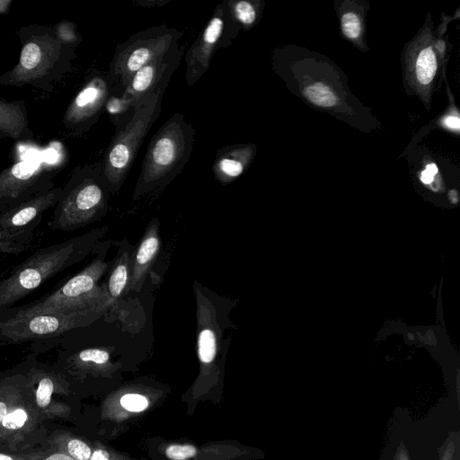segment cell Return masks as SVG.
<instances>
[{
    "instance_id": "cell-36",
    "label": "cell",
    "mask_w": 460,
    "mask_h": 460,
    "mask_svg": "<svg viewBox=\"0 0 460 460\" xmlns=\"http://www.w3.org/2000/svg\"><path fill=\"white\" fill-rule=\"evenodd\" d=\"M426 171L434 176L438 172V168L434 164H429L427 165Z\"/></svg>"
},
{
    "instance_id": "cell-23",
    "label": "cell",
    "mask_w": 460,
    "mask_h": 460,
    "mask_svg": "<svg viewBox=\"0 0 460 460\" xmlns=\"http://www.w3.org/2000/svg\"><path fill=\"white\" fill-rule=\"evenodd\" d=\"M57 38L65 45L76 49L82 40L77 27L71 21L63 20L53 26Z\"/></svg>"
},
{
    "instance_id": "cell-1",
    "label": "cell",
    "mask_w": 460,
    "mask_h": 460,
    "mask_svg": "<svg viewBox=\"0 0 460 460\" xmlns=\"http://www.w3.org/2000/svg\"><path fill=\"white\" fill-rule=\"evenodd\" d=\"M15 33L21 42L19 60L0 75V85H30L51 93L54 84L72 69L75 49L63 44L53 26L31 24Z\"/></svg>"
},
{
    "instance_id": "cell-5",
    "label": "cell",
    "mask_w": 460,
    "mask_h": 460,
    "mask_svg": "<svg viewBox=\"0 0 460 460\" xmlns=\"http://www.w3.org/2000/svg\"><path fill=\"white\" fill-rule=\"evenodd\" d=\"M171 77H166L143 102L133 108L124 123L118 125L101 160L102 176L110 192H116L122 186L146 134L159 118Z\"/></svg>"
},
{
    "instance_id": "cell-19",
    "label": "cell",
    "mask_w": 460,
    "mask_h": 460,
    "mask_svg": "<svg viewBox=\"0 0 460 460\" xmlns=\"http://www.w3.org/2000/svg\"><path fill=\"white\" fill-rule=\"evenodd\" d=\"M225 3L232 21L239 29L249 30L257 22L259 14L257 2L249 0H225Z\"/></svg>"
},
{
    "instance_id": "cell-11",
    "label": "cell",
    "mask_w": 460,
    "mask_h": 460,
    "mask_svg": "<svg viewBox=\"0 0 460 460\" xmlns=\"http://www.w3.org/2000/svg\"><path fill=\"white\" fill-rule=\"evenodd\" d=\"M108 74L93 71L67 105L63 125L66 136L81 137L97 122L111 95Z\"/></svg>"
},
{
    "instance_id": "cell-29",
    "label": "cell",
    "mask_w": 460,
    "mask_h": 460,
    "mask_svg": "<svg viewBox=\"0 0 460 460\" xmlns=\"http://www.w3.org/2000/svg\"><path fill=\"white\" fill-rule=\"evenodd\" d=\"M394 456H391L392 460H412L410 452L405 447L403 439L397 442Z\"/></svg>"
},
{
    "instance_id": "cell-22",
    "label": "cell",
    "mask_w": 460,
    "mask_h": 460,
    "mask_svg": "<svg viewBox=\"0 0 460 460\" xmlns=\"http://www.w3.org/2000/svg\"><path fill=\"white\" fill-rule=\"evenodd\" d=\"M198 352L200 361L204 364L211 363L217 354V339L210 329H203L198 337Z\"/></svg>"
},
{
    "instance_id": "cell-33",
    "label": "cell",
    "mask_w": 460,
    "mask_h": 460,
    "mask_svg": "<svg viewBox=\"0 0 460 460\" xmlns=\"http://www.w3.org/2000/svg\"><path fill=\"white\" fill-rule=\"evenodd\" d=\"M109 453L102 449H97L93 451L89 460H109Z\"/></svg>"
},
{
    "instance_id": "cell-37",
    "label": "cell",
    "mask_w": 460,
    "mask_h": 460,
    "mask_svg": "<svg viewBox=\"0 0 460 460\" xmlns=\"http://www.w3.org/2000/svg\"><path fill=\"white\" fill-rule=\"evenodd\" d=\"M6 207L5 204L0 202V210H2L3 208H4Z\"/></svg>"
},
{
    "instance_id": "cell-12",
    "label": "cell",
    "mask_w": 460,
    "mask_h": 460,
    "mask_svg": "<svg viewBox=\"0 0 460 460\" xmlns=\"http://www.w3.org/2000/svg\"><path fill=\"white\" fill-rule=\"evenodd\" d=\"M61 191L62 187H54L28 199L5 207L0 210V227L14 242L30 246L43 214L56 206Z\"/></svg>"
},
{
    "instance_id": "cell-3",
    "label": "cell",
    "mask_w": 460,
    "mask_h": 460,
    "mask_svg": "<svg viewBox=\"0 0 460 460\" xmlns=\"http://www.w3.org/2000/svg\"><path fill=\"white\" fill-rule=\"evenodd\" d=\"M195 129L183 114L174 113L151 138L145 154L134 197L167 186L189 162Z\"/></svg>"
},
{
    "instance_id": "cell-30",
    "label": "cell",
    "mask_w": 460,
    "mask_h": 460,
    "mask_svg": "<svg viewBox=\"0 0 460 460\" xmlns=\"http://www.w3.org/2000/svg\"><path fill=\"white\" fill-rule=\"evenodd\" d=\"M457 444H458L457 437L455 440H450L445 448V451L442 455L441 460H453V455H454V453L456 452L455 446Z\"/></svg>"
},
{
    "instance_id": "cell-17",
    "label": "cell",
    "mask_w": 460,
    "mask_h": 460,
    "mask_svg": "<svg viewBox=\"0 0 460 460\" xmlns=\"http://www.w3.org/2000/svg\"><path fill=\"white\" fill-rule=\"evenodd\" d=\"M160 249V239L156 226L148 228L139 244L132 263L129 280L130 289L141 288L146 274L155 261Z\"/></svg>"
},
{
    "instance_id": "cell-9",
    "label": "cell",
    "mask_w": 460,
    "mask_h": 460,
    "mask_svg": "<svg viewBox=\"0 0 460 460\" xmlns=\"http://www.w3.org/2000/svg\"><path fill=\"white\" fill-rule=\"evenodd\" d=\"M104 308L80 312L37 313L0 319V347L31 342L38 346L89 325Z\"/></svg>"
},
{
    "instance_id": "cell-35",
    "label": "cell",
    "mask_w": 460,
    "mask_h": 460,
    "mask_svg": "<svg viewBox=\"0 0 460 460\" xmlns=\"http://www.w3.org/2000/svg\"><path fill=\"white\" fill-rule=\"evenodd\" d=\"M433 175L429 173L428 171H423L420 175V180L422 182L429 184L433 181Z\"/></svg>"
},
{
    "instance_id": "cell-27",
    "label": "cell",
    "mask_w": 460,
    "mask_h": 460,
    "mask_svg": "<svg viewBox=\"0 0 460 460\" xmlns=\"http://www.w3.org/2000/svg\"><path fill=\"white\" fill-rule=\"evenodd\" d=\"M29 246L20 244L9 237L0 227V253L17 255L28 250Z\"/></svg>"
},
{
    "instance_id": "cell-6",
    "label": "cell",
    "mask_w": 460,
    "mask_h": 460,
    "mask_svg": "<svg viewBox=\"0 0 460 460\" xmlns=\"http://www.w3.org/2000/svg\"><path fill=\"white\" fill-rule=\"evenodd\" d=\"M111 192L102 171V161L77 165L62 187L49 227L54 231H74L104 215Z\"/></svg>"
},
{
    "instance_id": "cell-34",
    "label": "cell",
    "mask_w": 460,
    "mask_h": 460,
    "mask_svg": "<svg viewBox=\"0 0 460 460\" xmlns=\"http://www.w3.org/2000/svg\"><path fill=\"white\" fill-rule=\"evenodd\" d=\"M12 2V0H0V13H8Z\"/></svg>"
},
{
    "instance_id": "cell-31",
    "label": "cell",
    "mask_w": 460,
    "mask_h": 460,
    "mask_svg": "<svg viewBox=\"0 0 460 460\" xmlns=\"http://www.w3.org/2000/svg\"><path fill=\"white\" fill-rule=\"evenodd\" d=\"M0 460H30L25 453L0 452Z\"/></svg>"
},
{
    "instance_id": "cell-20",
    "label": "cell",
    "mask_w": 460,
    "mask_h": 460,
    "mask_svg": "<svg viewBox=\"0 0 460 460\" xmlns=\"http://www.w3.org/2000/svg\"><path fill=\"white\" fill-rule=\"evenodd\" d=\"M52 448L64 452L75 460H89L92 455L91 447L83 440L75 438H66L61 433H56L50 439Z\"/></svg>"
},
{
    "instance_id": "cell-18",
    "label": "cell",
    "mask_w": 460,
    "mask_h": 460,
    "mask_svg": "<svg viewBox=\"0 0 460 460\" xmlns=\"http://www.w3.org/2000/svg\"><path fill=\"white\" fill-rule=\"evenodd\" d=\"M130 258L128 251L124 252L114 264L108 279L107 296L109 303L119 298L129 284Z\"/></svg>"
},
{
    "instance_id": "cell-8",
    "label": "cell",
    "mask_w": 460,
    "mask_h": 460,
    "mask_svg": "<svg viewBox=\"0 0 460 460\" xmlns=\"http://www.w3.org/2000/svg\"><path fill=\"white\" fill-rule=\"evenodd\" d=\"M181 35L177 29L162 24L140 31L119 44L107 73L112 90L121 94L137 70L178 46Z\"/></svg>"
},
{
    "instance_id": "cell-32",
    "label": "cell",
    "mask_w": 460,
    "mask_h": 460,
    "mask_svg": "<svg viewBox=\"0 0 460 460\" xmlns=\"http://www.w3.org/2000/svg\"><path fill=\"white\" fill-rule=\"evenodd\" d=\"M446 126L454 130H458L460 128V120L458 116H448L445 119Z\"/></svg>"
},
{
    "instance_id": "cell-28",
    "label": "cell",
    "mask_w": 460,
    "mask_h": 460,
    "mask_svg": "<svg viewBox=\"0 0 460 460\" xmlns=\"http://www.w3.org/2000/svg\"><path fill=\"white\" fill-rule=\"evenodd\" d=\"M105 109L111 115L124 117L132 111L127 101L121 96L111 95L105 104Z\"/></svg>"
},
{
    "instance_id": "cell-14",
    "label": "cell",
    "mask_w": 460,
    "mask_h": 460,
    "mask_svg": "<svg viewBox=\"0 0 460 460\" xmlns=\"http://www.w3.org/2000/svg\"><path fill=\"white\" fill-rule=\"evenodd\" d=\"M184 49L185 46L178 45L136 72L120 94L132 110L143 102L166 77L172 75L182 58Z\"/></svg>"
},
{
    "instance_id": "cell-7",
    "label": "cell",
    "mask_w": 460,
    "mask_h": 460,
    "mask_svg": "<svg viewBox=\"0 0 460 460\" xmlns=\"http://www.w3.org/2000/svg\"><path fill=\"white\" fill-rule=\"evenodd\" d=\"M107 267V262L98 256L82 271L73 276L52 293L30 304L1 311L0 319L37 313L105 309L109 304L107 293L98 285V282Z\"/></svg>"
},
{
    "instance_id": "cell-13",
    "label": "cell",
    "mask_w": 460,
    "mask_h": 460,
    "mask_svg": "<svg viewBox=\"0 0 460 460\" xmlns=\"http://www.w3.org/2000/svg\"><path fill=\"white\" fill-rule=\"evenodd\" d=\"M54 173L41 164L14 163L0 172V202L7 207L53 189Z\"/></svg>"
},
{
    "instance_id": "cell-15",
    "label": "cell",
    "mask_w": 460,
    "mask_h": 460,
    "mask_svg": "<svg viewBox=\"0 0 460 460\" xmlns=\"http://www.w3.org/2000/svg\"><path fill=\"white\" fill-rule=\"evenodd\" d=\"M255 153L253 144H234L218 149L212 166L215 177L223 184L234 181L248 169Z\"/></svg>"
},
{
    "instance_id": "cell-21",
    "label": "cell",
    "mask_w": 460,
    "mask_h": 460,
    "mask_svg": "<svg viewBox=\"0 0 460 460\" xmlns=\"http://www.w3.org/2000/svg\"><path fill=\"white\" fill-rule=\"evenodd\" d=\"M437 71V59L431 48L422 49L415 62V75L420 84H429Z\"/></svg>"
},
{
    "instance_id": "cell-2",
    "label": "cell",
    "mask_w": 460,
    "mask_h": 460,
    "mask_svg": "<svg viewBox=\"0 0 460 460\" xmlns=\"http://www.w3.org/2000/svg\"><path fill=\"white\" fill-rule=\"evenodd\" d=\"M100 234V230H93L44 247L16 266L0 279V312L14 306L47 280L82 261Z\"/></svg>"
},
{
    "instance_id": "cell-10",
    "label": "cell",
    "mask_w": 460,
    "mask_h": 460,
    "mask_svg": "<svg viewBox=\"0 0 460 460\" xmlns=\"http://www.w3.org/2000/svg\"><path fill=\"white\" fill-rule=\"evenodd\" d=\"M238 31L223 1L216 6L212 17L185 54V81L188 86H193L201 78L216 51L232 44Z\"/></svg>"
},
{
    "instance_id": "cell-16",
    "label": "cell",
    "mask_w": 460,
    "mask_h": 460,
    "mask_svg": "<svg viewBox=\"0 0 460 460\" xmlns=\"http://www.w3.org/2000/svg\"><path fill=\"white\" fill-rule=\"evenodd\" d=\"M0 137L26 140L33 137L25 102L0 100Z\"/></svg>"
},
{
    "instance_id": "cell-4",
    "label": "cell",
    "mask_w": 460,
    "mask_h": 460,
    "mask_svg": "<svg viewBox=\"0 0 460 460\" xmlns=\"http://www.w3.org/2000/svg\"><path fill=\"white\" fill-rule=\"evenodd\" d=\"M28 358L0 374V448L22 453L40 431L43 417L39 412L27 375Z\"/></svg>"
},
{
    "instance_id": "cell-25",
    "label": "cell",
    "mask_w": 460,
    "mask_h": 460,
    "mask_svg": "<svg viewBox=\"0 0 460 460\" xmlns=\"http://www.w3.org/2000/svg\"><path fill=\"white\" fill-rule=\"evenodd\" d=\"M121 406L134 412L144 411L148 406V401L146 397L137 394H128L120 399Z\"/></svg>"
},
{
    "instance_id": "cell-26",
    "label": "cell",
    "mask_w": 460,
    "mask_h": 460,
    "mask_svg": "<svg viewBox=\"0 0 460 460\" xmlns=\"http://www.w3.org/2000/svg\"><path fill=\"white\" fill-rule=\"evenodd\" d=\"M165 454L172 460H186L197 454V448L191 445H171Z\"/></svg>"
},
{
    "instance_id": "cell-24",
    "label": "cell",
    "mask_w": 460,
    "mask_h": 460,
    "mask_svg": "<svg viewBox=\"0 0 460 460\" xmlns=\"http://www.w3.org/2000/svg\"><path fill=\"white\" fill-rule=\"evenodd\" d=\"M341 28L346 37L351 40L357 39L361 31V22L354 13H347L341 18Z\"/></svg>"
}]
</instances>
